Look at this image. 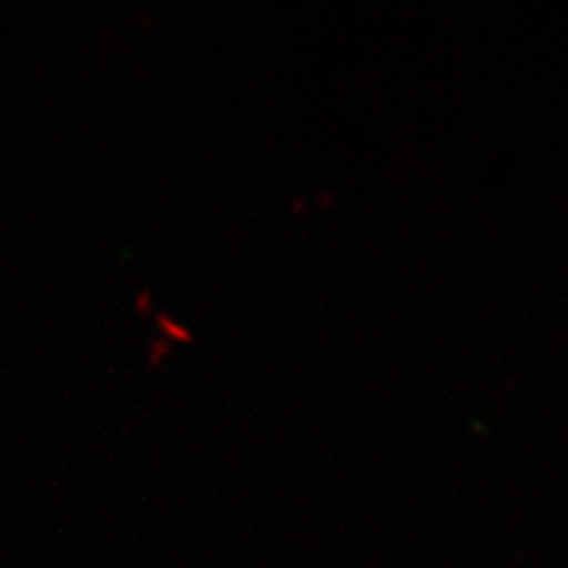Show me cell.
<instances>
[{
    "label": "cell",
    "mask_w": 568,
    "mask_h": 568,
    "mask_svg": "<svg viewBox=\"0 0 568 568\" xmlns=\"http://www.w3.org/2000/svg\"><path fill=\"white\" fill-rule=\"evenodd\" d=\"M161 325H163L164 331H166L171 337H178V339H183V342H190V339H192L190 331H187L185 326L173 323V318H169V316H161Z\"/></svg>",
    "instance_id": "6da1fadb"
}]
</instances>
